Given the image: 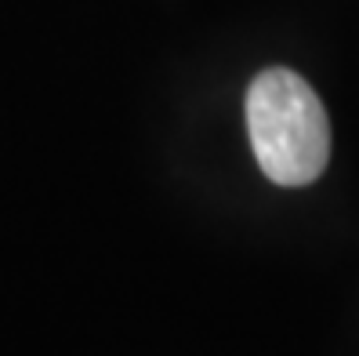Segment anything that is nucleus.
Instances as JSON below:
<instances>
[{
    "mask_svg": "<svg viewBox=\"0 0 359 356\" xmlns=\"http://www.w3.org/2000/svg\"><path fill=\"white\" fill-rule=\"evenodd\" d=\"M247 131L276 185H309L330 160L327 110L294 70H265L247 88Z\"/></svg>",
    "mask_w": 359,
    "mask_h": 356,
    "instance_id": "obj_1",
    "label": "nucleus"
}]
</instances>
